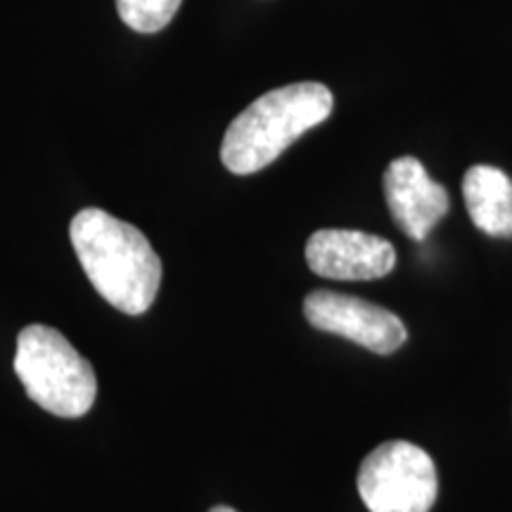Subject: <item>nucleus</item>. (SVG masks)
Listing matches in <instances>:
<instances>
[{"instance_id": "f257e3e1", "label": "nucleus", "mask_w": 512, "mask_h": 512, "mask_svg": "<svg viewBox=\"0 0 512 512\" xmlns=\"http://www.w3.org/2000/svg\"><path fill=\"white\" fill-rule=\"evenodd\" d=\"M69 238L83 273L105 302L128 316L150 309L162 283V261L136 226L88 207L74 216Z\"/></svg>"}, {"instance_id": "f03ea898", "label": "nucleus", "mask_w": 512, "mask_h": 512, "mask_svg": "<svg viewBox=\"0 0 512 512\" xmlns=\"http://www.w3.org/2000/svg\"><path fill=\"white\" fill-rule=\"evenodd\" d=\"M335 98L316 81L290 83L256 98L228 126L221 159L230 174L249 176L273 164L306 131L330 117Z\"/></svg>"}, {"instance_id": "7ed1b4c3", "label": "nucleus", "mask_w": 512, "mask_h": 512, "mask_svg": "<svg viewBox=\"0 0 512 512\" xmlns=\"http://www.w3.org/2000/svg\"><path fill=\"white\" fill-rule=\"evenodd\" d=\"M15 373L29 399L57 418H81L98 394L88 358L50 325H27L19 332Z\"/></svg>"}, {"instance_id": "20e7f679", "label": "nucleus", "mask_w": 512, "mask_h": 512, "mask_svg": "<svg viewBox=\"0 0 512 512\" xmlns=\"http://www.w3.org/2000/svg\"><path fill=\"white\" fill-rule=\"evenodd\" d=\"M356 486L370 512H430L439 494L430 453L401 439L384 441L368 453Z\"/></svg>"}, {"instance_id": "39448f33", "label": "nucleus", "mask_w": 512, "mask_h": 512, "mask_svg": "<svg viewBox=\"0 0 512 512\" xmlns=\"http://www.w3.org/2000/svg\"><path fill=\"white\" fill-rule=\"evenodd\" d=\"M304 316L316 330L351 339L375 354H394L408 337L396 313L332 290H313L304 299Z\"/></svg>"}, {"instance_id": "423d86ee", "label": "nucleus", "mask_w": 512, "mask_h": 512, "mask_svg": "<svg viewBox=\"0 0 512 512\" xmlns=\"http://www.w3.org/2000/svg\"><path fill=\"white\" fill-rule=\"evenodd\" d=\"M306 264L320 278L377 280L394 271L396 249L363 230L323 228L306 242Z\"/></svg>"}, {"instance_id": "0eeeda50", "label": "nucleus", "mask_w": 512, "mask_h": 512, "mask_svg": "<svg viewBox=\"0 0 512 512\" xmlns=\"http://www.w3.org/2000/svg\"><path fill=\"white\" fill-rule=\"evenodd\" d=\"M384 197L396 226L415 242L425 240L451 207L444 185L434 183L415 157H399L387 166Z\"/></svg>"}, {"instance_id": "6e6552de", "label": "nucleus", "mask_w": 512, "mask_h": 512, "mask_svg": "<svg viewBox=\"0 0 512 512\" xmlns=\"http://www.w3.org/2000/svg\"><path fill=\"white\" fill-rule=\"evenodd\" d=\"M467 214L491 238H512V181L496 166L477 164L463 178Z\"/></svg>"}, {"instance_id": "1a4fd4ad", "label": "nucleus", "mask_w": 512, "mask_h": 512, "mask_svg": "<svg viewBox=\"0 0 512 512\" xmlns=\"http://www.w3.org/2000/svg\"><path fill=\"white\" fill-rule=\"evenodd\" d=\"M183 0H117L121 22L138 34H157L176 17Z\"/></svg>"}, {"instance_id": "9d476101", "label": "nucleus", "mask_w": 512, "mask_h": 512, "mask_svg": "<svg viewBox=\"0 0 512 512\" xmlns=\"http://www.w3.org/2000/svg\"><path fill=\"white\" fill-rule=\"evenodd\" d=\"M209 512H238V510L228 508V505H216V508H211Z\"/></svg>"}]
</instances>
